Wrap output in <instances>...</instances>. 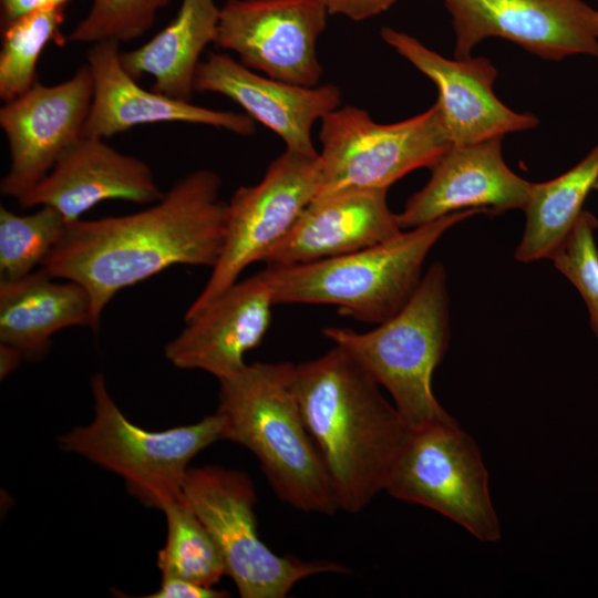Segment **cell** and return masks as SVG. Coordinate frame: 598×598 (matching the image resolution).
Listing matches in <instances>:
<instances>
[{
	"label": "cell",
	"mask_w": 598,
	"mask_h": 598,
	"mask_svg": "<svg viewBox=\"0 0 598 598\" xmlns=\"http://www.w3.org/2000/svg\"><path fill=\"white\" fill-rule=\"evenodd\" d=\"M384 491L442 514L481 542L501 539L487 470L456 421L410 430Z\"/></svg>",
	"instance_id": "9c48e42d"
},
{
	"label": "cell",
	"mask_w": 598,
	"mask_h": 598,
	"mask_svg": "<svg viewBox=\"0 0 598 598\" xmlns=\"http://www.w3.org/2000/svg\"><path fill=\"white\" fill-rule=\"evenodd\" d=\"M597 228V218L584 210L550 259L582 297L589 312L590 328L598 339Z\"/></svg>",
	"instance_id": "83f0119b"
},
{
	"label": "cell",
	"mask_w": 598,
	"mask_h": 598,
	"mask_svg": "<svg viewBox=\"0 0 598 598\" xmlns=\"http://www.w3.org/2000/svg\"><path fill=\"white\" fill-rule=\"evenodd\" d=\"M23 354L16 348L0 343V372L1 378L7 377L19 365Z\"/></svg>",
	"instance_id": "1f68e13d"
},
{
	"label": "cell",
	"mask_w": 598,
	"mask_h": 598,
	"mask_svg": "<svg viewBox=\"0 0 598 598\" xmlns=\"http://www.w3.org/2000/svg\"><path fill=\"white\" fill-rule=\"evenodd\" d=\"M328 16L323 0H226L214 44L271 79L316 86L323 72L317 42Z\"/></svg>",
	"instance_id": "8fae6325"
},
{
	"label": "cell",
	"mask_w": 598,
	"mask_h": 598,
	"mask_svg": "<svg viewBox=\"0 0 598 598\" xmlns=\"http://www.w3.org/2000/svg\"><path fill=\"white\" fill-rule=\"evenodd\" d=\"M274 306L262 270L237 280L185 320V328L165 344L164 354L176 368L203 370L218 381L229 379L246 367L245 354L264 339Z\"/></svg>",
	"instance_id": "2e32d148"
},
{
	"label": "cell",
	"mask_w": 598,
	"mask_h": 598,
	"mask_svg": "<svg viewBox=\"0 0 598 598\" xmlns=\"http://www.w3.org/2000/svg\"><path fill=\"white\" fill-rule=\"evenodd\" d=\"M502 138L452 144L431 167L427 183L398 214L400 227L411 229L465 209L488 216L524 209L532 183L506 165Z\"/></svg>",
	"instance_id": "9a60e30c"
},
{
	"label": "cell",
	"mask_w": 598,
	"mask_h": 598,
	"mask_svg": "<svg viewBox=\"0 0 598 598\" xmlns=\"http://www.w3.org/2000/svg\"><path fill=\"white\" fill-rule=\"evenodd\" d=\"M195 92L221 94L254 121L275 132L286 150L317 157L311 131L318 120L338 109L341 92L333 84L302 86L259 75L225 53L210 52L198 64Z\"/></svg>",
	"instance_id": "ac0fdd59"
},
{
	"label": "cell",
	"mask_w": 598,
	"mask_h": 598,
	"mask_svg": "<svg viewBox=\"0 0 598 598\" xmlns=\"http://www.w3.org/2000/svg\"><path fill=\"white\" fill-rule=\"evenodd\" d=\"M54 208L18 215L0 206V280H14L42 265L68 227Z\"/></svg>",
	"instance_id": "484cf974"
},
{
	"label": "cell",
	"mask_w": 598,
	"mask_h": 598,
	"mask_svg": "<svg viewBox=\"0 0 598 598\" xmlns=\"http://www.w3.org/2000/svg\"><path fill=\"white\" fill-rule=\"evenodd\" d=\"M91 390L93 421L59 436L60 447L117 474L143 505L162 511L183 495L190 461L220 440L221 417L215 413L194 424L148 431L126 419L102 374L93 377Z\"/></svg>",
	"instance_id": "8992f818"
},
{
	"label": "cell",
	"mask_w": 598,
	"mask_h": 598,
	"mask_svg": "<svg viewBox=\"0 0 598 598\" xmlns=\"http://www.w3.org/2000/svg\"><path fill=\"white\" fill-rule=\"evenodd\" d=\"M319 186V155L308 157L286 150L268 166L260 182L239 187L227 203L220 257L184 320L235 283L249 265L262 261L315 199Z\"/></svg>",
	"instance_id": "30bf717a"
},
{
	"label": "cell",
	"mask_w": 598,
	"mask_h": 598,
	"mask_svg": "<svg viewBox=\"0 0 598 598\" xmlns=\"http://www.w3.org/2000/svg\"><path fill=\"white\" fill-rule=\"evenodd\" d=\"M220 186L217 173L198 169L143 210L71 223L41 268L87 290L97 328L120 290L174 265H216L226 230Z\"/></svg>",
	"instance_id": "6da1fadb"
},
{
	"label": "cell",
	"mask_w": 598,
	"mask_h": 598,
	"mask_svg": "<svg viewBox=\"0 0 598 598\" xmlns=\"http://www.w3.org/2000/svg\"><path fill=\"white\" fill-rule=\"evenodd\" d=\"M598 184V142L570 169L554 179L532 183L524 207L525 230L515 250L520 262L550 259L580 214L589 193Z\"/></svg>",
	"instance_id": "603a6c76"
},
{
	"label": "cell",
	"mask_w": 598,
	"mask_h": 598,
	"mask_svg": "<svg viewBox=\"0 0 598 598\" xmlns=\"http://www.w3.org/2000/svg\"><path fill=\"white\" fill-rule=\"evenodd\" d=\"M379 384L344 350L295 364L307 429L339 509L355 514L384 491L410 429Z\"/></svg>",
	"instance_id": "7a4b0ae2"
},
{
	"label": "cell",
	"mask_w": 598,
	"mask_h": 598,
	"mask_svg": "<svg viewBox=\"0 0 598 598\" xmlns=\"http://www.w3.org/2000/svg\"><path fill=\"white\" fill-rule=\"evenodd\" d=\"M598 1V0H597Z\"/></svg>",
	"instance_id": "d6a6232c"
},
{
	"label": "cell",
	"mask_w": 598,
	"mask_h": 598,
	"mask_svg": "<svg viewBox=\"0 0 598 598\" xmlns=\"http://www.w3.org/2000/svg\"><path fill=\"white\" fill-rule=\"evenodd\" d=\"M329 14L344 16L353 21L379 16L398 0H323Z\"/></svg>",
	"instance_id": "f546056e"
},
{
	"label": "cell",
	"mask_w": 598,
	"mask_h": 598,
	"mask_svg": "<svg viewBox=\"0 0 598 598\" xmlns=\"http://www.w3.org/2000/svg\"><path fill=\"white\" fill-rule=\"evenodd\" d=\"M385 189L349 190L313 199L265 255L266 266L302 265L354 252L403 229Z\"/></svg>",
	"instance_id": "ffe728a7"
},
{
	"label": "cell",
	"mask_w": 598,
	"mask_h": 598,
	"mask_svg": "<svg viewBox=\"0 0 598 598\" xmlns=\"http://www.w3.org/2000/svg\"><path fill=\"white\" fill-rule=\"evenodd\" d=\"M162 511L167 523L166 543L157 554L162 577L214 587L226 576V568L207 528L183 495L167 503Z\"/></svg>",
	"instance_id": "cb8c5ba5"
},
{
	"label": "cell",
	"mask_w": 598,
	"mask_h": 598,
	"mask_svg": "<svg viewBox=\"0 0 598 598\" xmlns=\"http://www.w3.org/2000/svg\"><path fill=\"white\" fill-rule=\"evenodd\" d=\"M455 34V58L488 38L508 40L545 60L598 58V10L582 0H442Z\"/></svg>",
	"instance_id": "7c38bea8"
},
{
	"label": "cell",
	"mask_w": 598,
	"mask_h": 598,
	"mask_svg": "<svg viewBox=\"0 0 598 598\" xmlns=\"http://www.w3.org/2000/svg\"><path fill=\"white\" fill-rule=\"evenodd\" d=\"M163 194L145 162L105 140L81 136L18 202L22 208L52 207L71 224L104 200L151 205Z\"/></svg>",
	"instance_id": "d6986e66"
},
{
	"label": "cell",
	"mask_w": 598,
	"mask_h": 598,
	"mask_svg": "<svg viewBox=\"0 0 598 598\" xmlns=\"http://www.w3.org/2000/svg\"><path fill=\"white\" fill-rule=\"evenodd\" d=\"M229 594L177 577H162L159 588L147 598H223Z\"/></svg>",
	"instance_id": "f1b7e54d"
},
{
	"label": "cell",
	"mask_w": 598,
	"mask_h": 598,
	"mask_svg": "<svg viewBox=\"0 0 598 598\" xmlns=\"http://www.w3.org/2000/svg\"><path fill=\"white\" fill-rule=\"evenodd\" d=\"M446 274L441 262L423 275L405 306L377 328L358 332L327 327L323 336L344 350L392 396L412 431L454 422L432 390L450 341Z\"/></svg>",
	"instance_id": "5b68a950"
},
{
	"label": "cell",
	"mask_w": 598,
	"mask_h": 598,
	"mask_svg": "<svg viewBox=\"0 0 598 598\" xmlns=\"http://www.w3.org/2000/svg\"><path fill=\"white\" fill-rule=\"evenodd\" d=\"M92 101L87 63L68 80L44 85L37 82L0 109L10 166L0 184L2 195L19 200L53 167L81 136Z\"/></svg>",
	"instance_id": "4fadbf2b"
},
{
	"label": "cell",
	"mask_w": 598,
	"mask_h": 598,
	"mask_svg": "<svg viewBox=\"0 0 598 598\" xmlns=\"http://www.w3.org/2000/svg\"><path fill=\"white\" fill-rule=\"evenodd\" d=\"M183 496L215 540L226 576L243 598H283L307 577L350 573L334 561L279 556L267 547L258 536L255 486L241 471L213 465L190 467Z\"/></svg>",
	"instance_id": "ba28073f"
},
{
	"label": "cell",
	"mask_w": 598,
	"mask_h": 598,
	"mask_svg": "<svg viewBox=\"0 0 598 598\" xmlns=\"http://www.w3.org/2000/svg\"><path fill=\"white\" fill-rule=\"evenodd\" d=\"M64 6L47 7L22 16L1 29L0 99L9 102L37 82L40 56L50 42L63 43Z\"/></svg>",
	"instance_id": "d4e9b609"
},
{
	"label": "cell",
	"mask_w": 598,
	"mask_h": 598,
	"mask_svg": "<svg viewBox=\"0 0 598 598\" xmlns=\"http://www.w3.org/2000/svg\"><path fill=\"white\" fill-rule=\"evenodd\" d=\"M478 213L455 212L354 252L302 265L266 266L262 272L275 305H333L343 316L379 324L413 296L424 260L444 233Z\"/></svg>",
	"instance_id": "277c9868"
},
{
	"label": "cell",
	"mask_w": 598,
	"mask_h": 598,
	"mask_svg": "<svg viewBox=\"0 0 598 598\" xmlns=\"http://www.w3.org/2000/svg\"><path fill=\"white\" fill-rule=\"evenodd\" d=\"M220 440L249 450L276 495L307 513L339 511L295 388V364L256 362L219 381Z\"/></svg>",
	"instance_id": "3957f363"
},
{
	"label": "cell",
	"mask_w": 598,
	"mask_h": 598,
	"mask_svg": "<svg viewBox=\"0 0 598 598\" xmlns=\"http://www.w3.org/2000/svg\"><path fill=\"white\" fill-rule=\"evenodd\" d=\"M382 40L434 82L445 130L452 144L477 143L535 128L530 112H516L494 93L497 70L485 56L447 59L416 38L383 27Z\"/></svg>",
	"instance_id": "5bb4252c"
},
{
	"label": "cell",
	"mask_w": 598,
	"mask_h": 598,
	"mask_svg": "<svg viewBox=\"0 0 598 598\" xmlns=\"http://www.w3.org/2000/svg\"><path fill=\"white\" fill-rule=\"evenodd\" d=\"M220 7L215 0H182L175 18L152 39L121 51V62L134 79L150 75L153 91L192 102L194 80L204 49L214 43Z\"/></svg>",
	"instance_id": "7402d4cb"
},
{
	"label": "cell",
	"mask_w": 598,
	"mask_h": 598,
	"mask_svg": "<svg viewBox=\"0 0 598 598\" xmlns=\"http://www.w3.org/2000/svg\"><path fill=\"white\" fill-rule=\"evenodd\" d=\"M86 63L92 78V101L82 136L106 140L135 126L187 123L251 135L248 114L213 110L143 89L123 68L120 43L91 44Z\"/></svg>",
	"instance_id": "e0dca14e"
},
{
	"label": "cell",
	"mask_w": 598,
	"mask_h": 598,
	"mask_svg": "<svg viewBox=\"0 0 598 598\" xmlns=\"http://www.w3.org/2000/svg\"><path fill=\"white\" fill-rule=\"evenodd\" d=\"M70 0H0V29L32 11L55 6L66 7Z\"/></svg>",
	"instance_id": "4dcf8cb0"
},
{
	"label": "cell",
	"mask_w": 598,
	"mask_h": 598,
	"mask_svg": "<svg viewBox=\"0 0 598 598\" xmlns=\"http://www.w3.org/2000/svg\"><path fill=\"white\" fill-rule=\"evenodd\" d=\"M317 198L349 190L385 189L421 167L431 168L452 145L439 104L410 118L377 123L347 105L328 113L319 132Z\"/></svg>",
	"instance_id": "52a82bcc"
},
{
	"label": "cell",
	"mask_w": 598,
	"mask_h": 598,
	"mask_svg": "<svg viewBox=\"0 0 598 598\" xmlns=\"http://www.w3.org/2000/svg\"><path fill=\"white\" fill-rule=\"evenodd\" d=\"M55 278L42 268L14 280H0V343L23 357L39 358L60 330L96 329L92 299L78 282Z\"/></svg>",
	"instance_id": "44dd1931"
},
{
	"label": "cell",
	"mask_w": 598,
	"mask_h": 598,
	"mask_svg": "<svg viewBox=\"0 0 598 598\" xmlns=\"http://www.w3.org/2000/svg\"><path fill=\"white\" fill-rule=\"evenodd\" d=\"M172 0H91L86 14L71 30L68 42L94 44L131 42L155 22Z\"/></svg>",
	"instance_id": "4316f807"
}]
</instances>
